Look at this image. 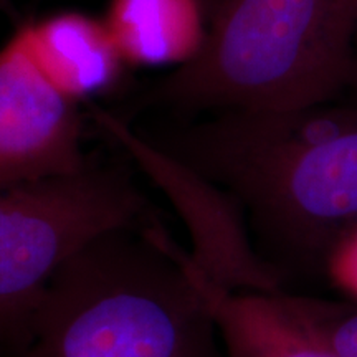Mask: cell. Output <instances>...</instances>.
<instances>
[{
  "instance_id": "1",
  "label": "cell",
  "mask_w": 357,
  "mask_h": 357,
  "mask_svg": "<svg viewBox=\"0 0 357 357\" xmlns=\"http://www.w3.org/2000/svg\"><path fill=\"white\" fill-rule=\"evenodd\" d=\"M151 141L235 200L284 281L328 273L357 229V105L223 111Z\"/></svg>"
},
{
  "instance_id": "2",
  "label": "cell",
  "mask_w": 357,
  "mask_h": 357,
  "mask_svg": "<svg viewBox=\"0 0 357 357\" xmlns=\"http://www.w3.org/2000/svg\"><path fill=\"white\" fill-rule=\"evenodd\" d=\"M160 218L98 236L45 288L12 357H225Z\"/></svg>"
},
{
  "instance_id": "3",
  "label": "cell",
  "mask_w": 357,
  "mask_h": 357,
  "mask_svg": "<svg viewBox=\"0 0 357 357\" xmlns=\"http://www.w3.org/2000/svg\"><path fill=\"white\" fill-rule=\"evenodd\" d=\"M357 0H223L197 55L154 88L190 111L333 102L354 73Z\"/></svg>"
},
{
  "instance_id": "4",
  "label": "cell",
  "mask_w": 357,
  "mask_h": 357,
  "mask_svg": "<svg viewBox=\"0 0 357 357\" xmlns=\"http://www.w3.org/2000/svg\"><path fill=\"white\" fill-rule=\"evenodd\" d=\"M158 213L124 169L89 162L70 176L0 187V331L12 357L53 275L98 236Z\"/></svg>"
},
{
  "instance_id": "5",
  "label": "cell",
  "mask_w": 357,
  "mask_h": 357,
  "mask_svg": "<svg viewBox=\"0 0 357 357\" xmlns=\"http://www.w3.org/2000/svg\"><path fill=\"white\" fill-rule=\"evenodd\" d=\"M89 118L106 139L139 166L189 227L195 252L190 255L215 283L234 291H281L284 280L258 255L247 222L235 200L181 160L100 106Z\"/></svg>"
},
{
  "instance_id": "6",
  "label": "cell",
  "mask_w": 357,
  "mask_h": 357,
  "mask_svg": "<svg viewBox=\"0 0 357 357\" xmlns=\"http://www.w3.org/2000/svg\"><path fill=\"white\" fill-rule=\"evenodd\" d=\"M82 141L78 102L47 78L17 30L0 50V187L83 171L91 160Z\"/></svg>"
},
{
  "instance_id": "7",
  "label": "cell",
  "mask_w": 357,
  "mask_h": 357,
  "mask_svg": "<svg viewBox=\"0 0 357 357\" xmlns=\"http://www.w3.org/2000/svg\"><path fill=\"white\" fill-rule=\"evenodd\" d=\"M185 263L215 321L225 357H341L307 328L291 293L234 291L215 283L190 253Z\"/></svg>"
},
{
  "instance_id": "8",
  "label": "cell",
  "mask_w": 357,
  "mask_h": 357,
  "mask_svg": "<svg viewBox=\"0 0 357 357\" xmlns=\"http://www.w3.org/2000/svg\"><path fill=\"white\" fill-rule=\"evenodd\" d=\"M19 32L47 78L77 102L113 88L126 63L105 20L82 12L22 24Z\"/></svg>"
},
{
  "instance_id": "9",
  "label": "cell",
  "mask_w": 357,
  "mask_h": 357,
  "mask_svg": "<svg viewBox=\"0 0 357 357\" xmlns=\"http://www.w3.org/2000/svg\"><path fill=\"white\" fill-rule=\"evenodd\" d=\"M105 24L123 60L137 66H182L205 32L199 0H111Z\"/></svg>"
},
{
  "instance_id": "10",
  "label": "cell",
  "mask_w": 357,
  "mask_h": 357,
  "mask_svg": "<svg viewBox=\"0 0 357 357\" xmlns=\"http://www.w3.org/2000/svg\"><path fill=\"white\" fill-rule=\"evenodd\" d=\"M301 319L341 357H357V307L291 294Z\"/></svg>"
},
{
  "instance_id": "11",
  "label": "cell",
  "mask_w": 357,
  "mask_h": 357,
  "mask_svg": "<svg viewBox=\"0 0 357 357\" xmlns=\"http://www.w3.org/2000/svg\"><path fill=\"white\" fill-rule=\"evenodd\" d=\"M328 275L357 296V229L334 252Z\"/></svg>"
},
{
  "instance_id": "12",
  "label": "cell",
  "mask_w": 357,
  "mask_h": 357,
  "mask_svg": "<svg viewBox=\"0 0 357 357\" xmlns=\"http://www.w3.org/2000/svg\"><path fill=\"white\" fill-rule=\"evenodd\" d=\"M349 89L357 95V37H356V52H354V73H352V82Z\"/></svg>"
},
{
  "instance_id": "13",
  "label": "cell",
  "mask_w": 357,
  "mask_h": 357,
  "mask_svg": "<svg viewBox=\"0 0 357 357\" xmlns=\"http://www.w3.org/2000/svg\"><path fill=\"white\" fill-rule=\"evenodd\" d=\"M8 356V347L6 342V337H3L2 331H0V357H7Z\"/></svg>"
}]
</instances>
